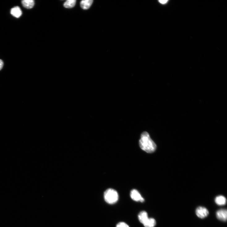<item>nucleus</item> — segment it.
Listing matches in <instances>:
<instances>
[{"mask_svg":"<svg viewBox=\"0 0 227 227\" xmlns=\"http://www.w3.org/2000/svg\"><path fill=\"white\" fill-rule=\"evenodd\" d=\"M4 66V62L2 60L0 59V71L3 68Z\"/></svg>","mask_w":227,"mask_h":227,"instance_id":"obj_14","label":"nucleus"},{"mask_svg":"<svg viewBox=\"0 0 227 227\" xmlns=\"http://www.w3.org/2000/svg\"><path fill=\"white\" fill-rule=\"evenodd\" d=\"M215 202L216 204L219 206L225 205L226 203V199L222 195H219L217 196L215 199Z\"/></svg>","mask_w":227,"mask_h":227,"instance_id":"obj_7","label":"nucleus"},{"mask_svg":"<svg viewBox=\"0 0 227 227\" xmlns=\"http://www.w3.org/2000/svg\"><path fill=\"white\" fill-rule=\"evenodd\" d=\"M23 6L28 9H31L35 5V2L33 0H23L22 2Z\"/></svg>","mask_w":227,"mask_h":227,"instance_id":"obj_9","label":"nucleus"},{"mask_svg":"<svg viewBox=\"0 0 227 227\" xmlns=\"http://www.w3.org/2000/svg\"><path fill=\"white\" fill-rule=\"evenodd\" d=\"M156 224V221L153 218H149L143 224L145 227H154Z\"/></svg>","mask_w":227,"mask_h":227,"instance_id":"obj_11","label":"nucleus"},{"mask_svg":"<svg viewBox=\"0 0 227 227\" xmlns=\"http://www.w3.org/2000/svg\"><path fill=\"white\" fill-rule=\"evenodd\" d=\"M138 218L140 222L143 224L149 218L147 213L144 211L139 214Z\"/></svg>","mask_w":227,"mask_h":227,"instance_id":"obj_10","label":"nucleus"},{"mask_svg":"<svg viewBox=\"0 0 227 227\" xmlns=\"http://www.w3.org/2000/svg\"><path fill=\"white\" fill-rule=\"evenodd\" d=\"M131 199L136 202L139 201L143 202L144 201V199L142 197L139 192L135 189L132 190L131 192Z\"/></svg>","mask_w":227,"mask_h":227,"instance_id":"obj_5","label":"nucleus"},{"mask_svg":"<svg viewBox=\"0 0 227 227\" xmlns=\"http://www.w3.org/2000/svg\"><path fill=\"white\" fill-rule=\"evenodd\" d=\"M168 1H159V2L161 4H164L168 2Z\"/></svg>","mask_w":227,"mask_h":227,"instance_id":"obj_15","label":"nucleus"},{"mask_svg":"<svg viewBox=\"0 0 227 227\" xmlns=\"http://www.w3.org/2000/svg\"><path fill=\"white\" fill-rule=\"evenodd\" d=\"M11 13L14 17L19 18L22 15V12L19 7L15 6L11 9Z\"/></svg>","mask_w":227,"mask_h":227,"instance_id":"obj_6","label":"nucleus"},{"mask_svg":"<svg viewBox=\"0 0 227 227\" xmlns=\"http://www.w3.org/2000/svg\"><path fill=\"white\" fill-rule=\"evenodd\" d=\"M76 3L75 0H68L64 3L63 6L66 8H71L75 6Z\"/></svg>","mask_w":227,"mask_h":227,"instance_id":"obj_12","label":"nucleus"},{"mask_svg":"<svg viewBox=\"0 0 227 227\" xmlns=\"http://www.w3.org/2000/svg\"><path fill=\"white\" fill-rule=\"evenodd\" d=\"M105 202L108 204H112L116 203L118 200V194L116 191L112 189L107 190L104 194Z\"/></svg>","mask_w":227,"mask_h":227,"instance_id":"obj_2","label":"nucleus"},{"mask_svg":"<svg viewBox=\"0 0 227 227\" xmlns=\"http://www.w3.org/2000/svg\"><path fill=\"white\" fill-rule=\"evenodd\" d=\"M116 227H129V226L124 222L119 223L116 226Z\"/></svg>","mask_w":227,"mask_h":227,"instance_id":"obj_13","label":"nucleus"},{"mask_svg":"<svg viewBox=\"0 0 227 227\" xmlns=\"http://www.w3.org/2000/svg\"><path fill=\"white\" fill-rule=\"evenodd\" d=\"M195 213L197 216L200 219H204L209 215V212L208 209L205 207L199 206L196 209Z\"/></svg>","mask_w":227,"mask_h":227,"instance_id":"obj_3","label":"nucleus"},{"mask_svg":"<svg viewBox=\"0 0 227 227\" xmlns=\"http://www.w3.org/2000/svg\"><path fill=\"white\" fill-rule=\"evenodd\" d=\"M93 2L92 0H84L80 2V6L84 10L88 9L91 6Z\"/></svg>","mask_w":227,"mask_h":227,"instance_id":"obj_8","label":"nucleus"},{"mask_svg":"<svg viewBox=\"0 0 227 227\" xmlns=\"http://www.w3.org/2000/svg\"><path fill=\"white\" fill-rule=\"evenodd\" d=\"M216 216L219 220L226 222L227 218V212L226 209H221L219 210L216 212Z\"/></svg>","mask_w":227,"mask_h":227,"instance_id":"obj_4","label":"nucleus"},{"mask_svg":"<svg viewBox=\"0 0 227 227\" xmlns=\"http://www.w3.org/2000/svg\"><path fill=\"white\" fill-rule=\"evenodd\" d=\"M139 145L142 150L148 153L153 152L156 148V143L151 138L149 134L146 132L141 134Z\"/></svg>","mask_w":227,"mask_h":227,"instance_id":"obj_1","label":"nucleus"}]
</instances>
